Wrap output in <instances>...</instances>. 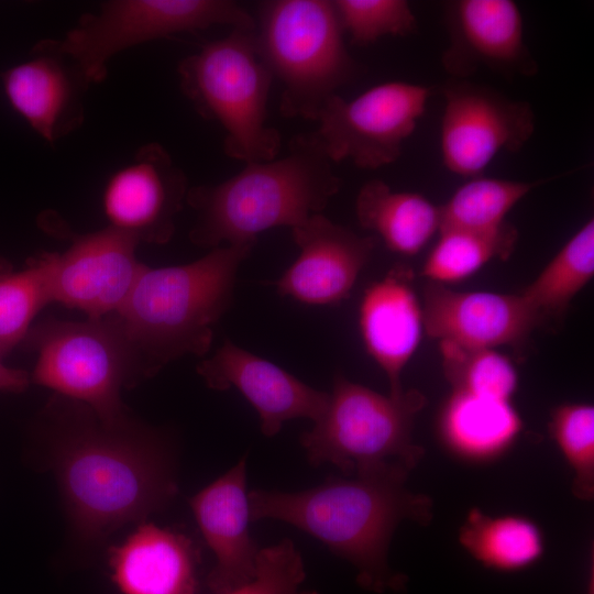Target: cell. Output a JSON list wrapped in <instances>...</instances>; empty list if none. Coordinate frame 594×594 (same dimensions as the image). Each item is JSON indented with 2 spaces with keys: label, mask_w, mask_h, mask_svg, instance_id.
Segmentation results:
<instances>
[{
  "label": "cell",
  "mask_w": 594,
  "mask_h": 594,
  "mask_svg": "<svg viewBox=\"0 0 594 594\" xmlns=\"http://www.w3.org/2000/svg\"><path fill=\"white\" fill-rule=\"evenodd\" d=\"M40 428L70 524L86 542L144 521L177 493L166 441L132 417L106 424L87 405L55 394Z\"/></svg>",
  "instance_id": "1"
},
{
  "label": "cell",
  "mask_w": 594,
  "mask_h": 594,
  "mask_svg": "<svg viewBox=\"0 0 594 594\" xmlns=\"http://www.w3.org/2000/svg\"><path fill=\"white\" fill-rule=\"evenodd\" d=\"M410 470L388 463L299 492L253 490L249 492L251 518L289 524L349 561L364 588L396 591L406 579L388 565L394 531L404 519L426 525L432 517L431 499L405 487Z\"/></svg>",
  "instance_id": "2"
},
{
  "label": "cell",
  "mask_w": 594,
  "mask_h": 594,
  "mask_svg": "<svg viewBox=\"0 0 594 594\" xmlns=\"http://www.w3.org/2000/svg\"><path fill=\"white\" fill-rule=\"evenodd\" d=\"M332 162L312 132L292 138L286 155L249 163L217 184L188 189L196 213L190 241L206 249L257 242L277 227L294 228L320 213L341 188Z\"/></svg>",
  "instance_id": "3"
},
{
  "label": "cell",
  "mask_w": 594,
  "mask_h": 594,
  "mask_svg": "<svg viewBox=\"0 0 594 594\" xmlns=\"http://www.w3.org/2000/svg\"><path fill=\"white\" fill-rule=\"evenodd\" d=\"M254 245L219 246L177 266L144 265L129 297L112 315L145 377L178 358L202 356L210 350L213 327L231 307L237 273Z\"/></svg>",
  "instance_id": "4"
},
{
  "label": "cell",
  "mask_w": 594,
  "mask_h": 594,
  "mask_svg": "<svg viewBox=\"0 0 594 594\" xmlns=\"http://www.w3.org/2000/svg\"><path fill=\"white\" fill-rule=\"evenodd\" d=\"M255 31L231 29L177 66L183 94L202 118L221 127L226 155L244 164L276 158L282 144L278 130L266 123L274 78Z\"/></svg>",
  "instance_id": "5"
},
{
  "label": "cell",
  "mask_w": 594,
  "mask_h": 594,
  "mask_svg": "<svg viewBox=\"0 0 594 594\" xmlns=\"http://www.w3.org/2000/svg\"><path fill=\"white\" fill-rule=\"evenodd\" d=\"M330 0H272L258 7L257 50L280 81V114L316 121L326 102L356 74Z\"/></svg>",
  "instance_id": "6"
},
{
  "label": "cell",
  "mask_w": 594,
  "mask_h": 594,
  "mask_svg": "<svg viewBox=\"0 0 594 594\" xmlns=\"http://www.w3.org/2000/svg\"><path fill=\"white\" fill-rule=\"evenodd\" d=\"M21 345L36 353L31 383L87 405L106 424L131 417L121 391L145 374L113 315L84 321L47 317L32 324Z\"/></svg>",
  "instance_id": "7"
},
{
  "label": "cell",
  "mask_w": 594,
  "mask_h": 594,
  "mask_svg": "<svg viewBox=\"0 0 594 594\" xmlns=\"http://www.w3.org/2000/svg\"><path fill=\"white\" fill-rule=\"evenodd\" d=\"M425 405L417 389L383 395L337 373L327 409L299 441L310 464L331 463L345 475L388 463L413 469L424 454L411 432Z\"/></svg>",
  "instance_id": "8"
},
{
  "label": "cell",
  "mask_w": 594,
  "mask_h": 594,
  "mask_svg": "<svg viewBox=\"0 0 594 594\" xmlns=\"http://www.w3.org/2000/svg\"><path fill=\"white\" fill-rule=\"evenodd\" d=\"M212 25L255 31L256 20L230 0H108L57 41L92 85L105 80L109 59L127 48Z\"/></svg>",
  "instance_id": "9"
},
{
  "label": "cell",
  "mask_w": 594,
  "mask_h": 594,
  "mask_svg": "<svg viewBox=\"0 0 594 594\" xmlns=\"http://www.w3.org/2000/svg\"><path fill=\"white\" fill-rule=\"evenodd\" d=\"M432 88L408 81L375 85L352 99L332 96L312 133L332 163L362 169L396 162L424 116Z\"/></svg>",
  "instance_id": "10"
},
{
  "label": "cell",
  "mask_w": 594,
  "mask_h": 594,
  "mask_svg": "<svg viewBox=\"0 0 594 594\" xmlns=\"http://www.w3.org/2000/svg\"><path fill=\"white\" fill-rule=\"evenodd\" d=\"M441 92V160L452 174L483 175L496 156L519 152L535 132L536 117L528 101L457 78L449 79Z\"/></svg>",
  "instance_id": "11"
},
{
  "label": "cell",
  "mask_w": 594,
  "mask_h": 594,
  "mask_svg": "<svg viewBox=\"0 0 594 594\" xmlns=\"http://www.w3.org/2000/svg\"><path fill=\"white\" fill-rule=\"evenodd\" d=\"M138 244L107 226L76 235L64 252L38 253L51 302L81 310L92 319L116 314L145 265L136 256Z\"/></svg>",
  "instance_id": "12"
},
{
  "label": "cell",
  "mask_w": 594,
  "mask_h": 594,
  "mask_svg": "<svg viewBox=\"0 0 594 594\" xmlns=\"http://www.w3.org/2000/svg\"><path fill=\"white\" fill-rule=\"evenodd\" d=\"M188 182L158 143L141 146L133 160L107 179L101 205L108 227L139 243L165 244L186 201Z\"/></svg>",
  "instance_id": "13"
},
{
  "label": "cell",
  "mask_w": 594,
  "mask_h": 594,
  "mask_svg": "<svg viewBox=\"0 0 594 594\" xmlns=\"http://www.w3.org/2000/svg\"><path fill=\"white\" fill-rule=\"evenodd\" d=\"M448 46L443 69L466 79L480 68L529 77L538 65L524 36V19L513 0H455L444 7Z\"/></svg>",
  "instance_id": "14"
},
{
  "label": "cell",
  "mask_w": 594,
  "mask_h": 594,
  "mask_svg": "<svg viewBox=\"0 0 594 594\" xmlns=\"http://www.w3.org/2000/svg\"><path fill=\"white\" fill-rule=\"evenodd\" d=\"M424 331L439 341L472 348L512 346L522 354L543 321L521 295L458 292L428 282L424 287Z\"/></svg>",
  "instance_id": "15"
},
{
  "label": "cell",
  "mask_w": 594,
  "mask_h": 594,
  "mask_svg": "<svg viewBox=\"0 0 594 594\" xmlns=\"http://www.w3.org/2000/svg\"><path fill=\"white\" fill-rule=\"evenodd\" d=\"M299 255L271 284L280 296L310 306H334L349 297L375 248L373 237H361L321 213L290 229Z\"/></svg>",
  "instance_id": "16"
},
{
  "label": "cell",
  "mask_w": 594,
  "mask_h": 594,
  "mask_svg": "<svg viewBox=\"0 0 594 594\" xmlns=\"http://www.w3.org/2000/svg\"><path fill=\"white\" fill-rule=\"evenodd\" d=\"M1 84L11 108L47 143L84 122V94L90 86L57 40H42L31 57L4 70Z\"/></svg>",
  "instance_id": "17"
},
{
  "label": "cell",
  "mask_w": 594,
  "mask_h": 594,
  "mask_svg": "<svg viewBox=\"0 0 594 594\" xmlns=\"http://www.w3.org/2000/svg\"><path fill=\"white\" fill-rule=\"evenodd\" d=\"M197 372L211 389L237 388L258 414L266 437L275 436L292 419L317 421L329 403V393L315 389L229 339L197 365Z\"/></svg>",
  "instance_id": "18"
},
{
  "label": "cell",
  "mask_w": 594,
  "mask_h": 594,
  "mask_svg": "<svg viewBox=\"0 0 594 594\" xmlns=\"http://www.w3.org/2000/svg\"><path fill=\"white\" fill-rule=\"evenodd\" d=\"M189 505L215 564L207 585L226 594L251 581L256 572L260 548L252 538L246 458L199 491Z\"/></svg>",
  "instance_id": "19"
},
{
  "label": "cell",
  "mask_w": 594,
  "mask_h": 594,
  "mask_svg": "<svg viewBox=\"0 0 594 594\" xmlns=\"http://www.w3.org/2000/svg\"><path fill=\"white\" fill-rule=\"evenodd\" d=\"M359 328L366 352L388 380L389 395H402V372L424 331L421 306L408 266L395 265L365 288L359 307Z\"/></svg>",
  "instance_id": "20"
},
{
  "label": "cell",
  "mask_w": 594,
  "mask_h": 594,
  "mask_svg": "<svg viewBox=\"0 0 594 594\" xmlns=\"http://www.w3.org/2000/svg\"><path fill=\"white\" fill-rule=\"evenodd\" d=\"M111 578L122 594H198L199 552L185 534L141 521L108 550Z\"/></svg>",
  "instance_id": "21"
},
{
  "label": "cell",
  "mask_w": 594,
  "mask_h": 594,
  "mask_svg": "<svg viewBox=\"0 0 594 594\" xmlns=\"http://www.w3.org/2000/svg\"><path fill=\"white\" fill-rule=\"evenodd\" d=\"M355 213L363 229L377 233L392 252L413 256L440 229V207L413 191L393 190L375 178L356 196Z\"/></svg>",
  "instance_id": "22"
},
{
  "label": "cell",
  "mask_w": 594,
  "mask_h": 594,
  "mask_svg": "<svg viewBox=\"0 0 594 594\" xmlns=\"http://www.w3.org/2000/svg\"><path fill=\"white\" fill-rule=\"evenodd\" d=\"M521 419L510 400L453 391L439 418L442 441L469 460H488L510 447Z\"/></svg>",
  "instance_id": "23"
},
{
  "label": "cell",
  "mask_w": 594,
  "mask_h": 594,
  "mask_svg": "<svg viewBox=\"0 0 594 594\" xmlns=\"http://www.w3.org/2000/svg\"><path fill=\"white\" fill-rule=\"evenodd\" d=\"M459 541L475 560L496 571H519L543 553L542 534L534 521L514 515L491 517L479 509L469 513Z\"/></svg>",
  "instance_id": "24"
},
{
  "label": "cell",
  "mask_w": 594,
  "mask_h": 594,
  "mask_svg": "<svg viewBox=\"0 0 594 594\" xmlns=\"http://www.w3.org/2000/svg\"><path fill=\"white\" fill-rule=\"evenodd\" d=\"M594 274V220H587L521 295L543 324L563 319L574 296Z\"/></svg>",
  "instance_id": "25"
},
{
  "label": "cell",
  "mask_w": 594,
  "mask_h": 594,
  "mask_svg": "<svg viewBox=\"0 0 594 594\" xmlns=\"http://www.w3.org/2000/svg\"><path fill=\"white\" fill-rule=\"evenodd\" d=\"M557 177V176H556ZM518 180L483 175L468 178L440 207V230H494L529 193L553 179Z\"/></svg>",
  "instance_id": "26"
},
{
  "label": "cell",
  "mask_w": 594,
  "mask_h": 594,
  "mask_svg": "<svg viewBox=\"0 0 594 594\" xmlns=\"http://www.w3.org/2000/svg\"><path fill=\"white\" fill-rule=\"evenodd\" d=\"M439 233L421 275L440 284L462 280L493 258H508L518 239L509 222L494 230L443 229Z\"/></svg>",
  "instance_id": "27"
},
{
  "label": "cell",
  "mask_w": 594,
  "mask_h": 594,
  "mask_svg": "<svg viewBox=\"0 0 594 594\" xmlns=\"http://www.w3.org/2000/svg\"><path fill=\"white\" fill-rule=\"evenodd\" d=\"M51 304L44 264L40 254L23 268L0 256V356L21 345L40 310Z\"/></svg>",
  "instance_id": "28"
},
{
  "label": "cell",
  "mask_w": 594,
  "mask_h": 594,
  "mask_svg": "<svg viewBox=\"0 0 594 594\" xmlns=\"http://www.w3.org/2000/svg\"><path fill=\"white\" fill-rule=\"evenodd\" d=\"M442 370L453 391L510 400L518 386L512 361L495 349L439 341Z\"/></svg>",
  "instance_id": "29"
},
{
  "label": "cell",
  "mask_w": 594,
  "mask_h": 594,
  "mask_svg": "<svg viewBox=\"0 0 594 594\" xmlns=\"http://www.w3.org/2000/svg\"><path fill=\"white\" fill-rule=\"evenodd\" d=\"M551 437L559 446L575 476L573 494L583 501L594 496V407L562 404L551 413Z\"/></svg>",
  "instance_id": "30"
},
{
  "label": "cell",
  "mask_w": 594,
  "mask_h": 594,
  "mask_svg": "<svg viewBox=\"0 0 594 594\" xmlns=\"http://www.w3.org/2000/svg\"><path fill=\"white\" fill-rule=\"evenodd\" d=\"M343 31L359 46L384 36H407L417 28L416 15L406 0H333Z\"/></svg>",
  "instance_id": "31"
},
{
  "label": "cell",
  "mask_w": 594,
  "mask_h": 594,
  "mask_svg": "<svg viewBox=\"0 0 594 594\" xmlns=\"http://www.w3.org/2000/svg\"><path fill=\"white\" fill-rule=\"evenodd\" d=\"M302 557L290 539L260 549L254 578L226 594H317L304 587Z\"/></svg>",
  "instance_id": "32"
},
{
  "label": "cell",
  "mask_w": 594,
  "mask_h": 594,
  "mask_svg": "<svg viewBox=\"0 0 594 594\" xmlns=\"http://www.w3.org/2000/svg\"><path fill=\"white\" fill-rule=\"evenodd\" d=\"M0 356V392L22 393L31 384L30 373L3 363Z\"/></svg>",
  "instance_id": "33"
}]
</instances>
